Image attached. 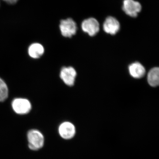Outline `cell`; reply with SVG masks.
<instances>
[{"label": "cell", "mask_w": 159, "mask_h": 159, "mask_svg": "<svg viewBox=\"0 0 159 159\" xmlns=\"http://www.w3.org/2000/svg\"><path fill=\"white\" fill-rule=\"evenodd\" d=\"M77 73L72 67H64L60 72V78L66 85H74Z\"/></svg>", "instance_id": "8"}, {"label": "cell", "mask_w": 159, "mask_h": 159, "mask_svg": "<svg viewBox=\"0 0 159 159\" xmlns=\"http://www.w3.org/2000/svg\"><path fill=\"white\" fill-rule=\"evenodd\" d=\"M129 71L131 76L135 78H141L145 75V70L140 63H133L129 67Z\"/></svg>", "instance_id": "9"}, {"label": "cell", "mask_w": 159, "mask_h": 159, "mask_svg": "<svg viewBox=\"0 0 159 159\" xmlns=\"http://www.w3.org/2000/svg\"><path fill=\"white\" fill-rule=\"evenodd\" d=\"M9 96V89L6 82L0 77V102L5 101Z\"/></svg>", "instance_id": "12"}, {"label": "cell", "mask_w": 159, "mask_h": 159, "mask_svg": "<svg viewBox=\"0 0 159 159\" xmlns=\"http://www.w3.org/2000/svg\"><path fill=\"white\" fill-rule=\"evenodd\" d=\"M11 106L15 112L18 115L28 114L31 109V102L28 99L19 98L14 99L11 102Z\"/></svg>", "instance_id": "4"}, {"label": "cell", "mask_w": 159, "mask_h": 159, "mask_svg": "<svg viewBox=\"0 0 159 159\" xmlns=\"http://www.w3.org/2000/svg\"><path fill=\"white\" fill-rule=\"evenodd\" d=\"M122 9L127 15L135 18L142 11V6L141 3L135 0H123Z\"/></svg>", "instance_id": "3"}, {"label": "cell", "mask_w": 159, "mask_h": 159, "mask_svg": "<svg viewBox=\"0 0 159 159\" xmlns=\"http://www.w3.org/2000/svg\"><path fill=\"white\" fill-rule=\"evenodd\" d=\"M28 146L31 150L37 151L42 148L44 144V137L40 131L35 129L29 130L27 134Z\"/></svg>", "instance_id": "1"}, {"label": "cell", "mask_w": 159, "mask_h": 159, "mask_svg": "<svg viewBox=\"0 0 159 159\" xmlns=\"http://www.w3.org/2000/svg\"><path fill=\"white\" fill-rule=\"evenodd\" d=\"M58 133L62 139L69 140L74 138L76 128L73 123L69 122H62L58 127Z\"/></svg>", "instance_id": "7"}, {"label": "cell", "mask_w": 159, "mask_h": 159, "mask_svg": "<svg viewBox=\"0 0 159 159\" xmlns=\"http://www.w3.org/2000/svg\"><path fill=\"white\" fill-rule=\"evenodd\" d=\"M103 29L106 33L114 35L117 34L120 30V23L116 17L107 16L103 23Z\"/></svg>", "instance_id": "6"}, {"label": "cell", "mask_w": 159, "mask_h": 159, "mask_svg": "<svg viewBox=\"0 0 159 159\" xmlns=\"http://www.w3.org/2000/svg\"><path fill=\"white\" fill-rule=\"evenodd\" d=\"M28 52L30 57L34 59H38L44 54V49L42 45L39 43H34L29 46Z\"/></svg>", "instance_id": "10"}, {"label": "cell", "mask_w": 159, "mask_h": 159, "mask_svg": "<svg viewBox=\"0 0 159 159\" xmlns=\"http://www.w3.org/2000/svg\"><path fill=\"white\" fill-rule=\"evenodd\" d=\"M81 27L83 31L90 36H95L99 31V22L93 17H90L84 20L81 23Z\"/></svg>", "instance_id": "5"}, {"label": "cell", "mask_w": 159, "mask_h": 159, "mask_svg": "<svg viewBox=\"0 0 159 159\" xmlns=\"http://www.w3.org/2000/svg\"><path fill=\"white\" fill-rule=\"evenodd\" d=\"M148 82L149 85L152 87H156L159 85V68L155 67L150 70L147 77Z\"/></svg>", "instance_id": "11"}, {"label": "cell", "mask_w": 159, "mask_h": 159, "mask_svg": "<svg viewBox=\"0 0 159 159\" xmlns=\"http://www.w3.org/2000/svg\"><path fill=\"white\" fill-rule=\"evenodd\" d=\"M3 1H5L8 4H13L17 2L18 0H3Z\"/></svg>", "instance_id": "13"}, {"label": "cell", "mask_w": 159, "mask_h": 159, "mask_svg": "<svg viewBox=\"0 0 159 159\" xmlns=\"http://www.w3.org/2000/svg\"><path fill=\"white\" fill-rule=\"evenodd\" d=\"M59 28L62 36L66 38L75 35L77 30V24L70 18L61 20Z\"/></svg>", "instance_id": "2"}]
</instances>
